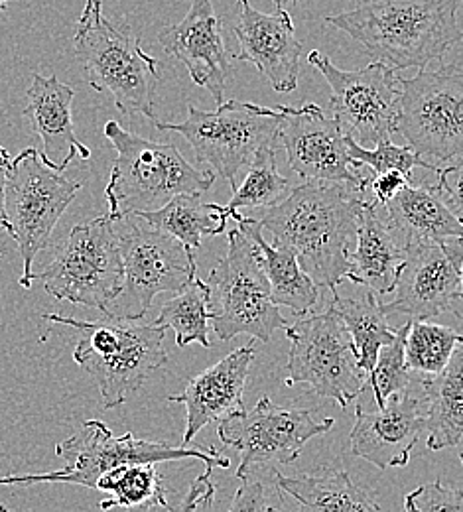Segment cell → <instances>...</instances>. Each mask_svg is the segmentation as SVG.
I'll return each instance as SVG.
<instances>
[{"label": "cell", "mask_w": 463, "mask_h": 512, "mask_svg": "<svg viewBox=\"0 0 463 512\" xmlns=\"http://www.w3.org/2000/svg\"><path fill=\"white\" fill-rule=\"evenodd\" d=\"M345 146L353 168L367 166L373 176H381L385 172H402L410 176L414 168L432 170L436 174L440 172V168H434L432 164L422 160L410 146H397L391 140L379 142L375 148H363L353 138L345 136Z\"/></svg>", "instance_id": "obj_35"}, {"label": "cell", "mask_w": 463, "mask_h": 512, "mask_svg": "<svg viewBox=\"0 0 463 512\" xmlns=\"http://www.w3.org/2000/svg\"><path fill=\"white\" fill-rule=\"evenodd\" d=\"M158 42L178 62L186 65L192 81L211 93L217 105L225 103V83L231 75L229 52L221 20L211 0H192L188 14L158 34Z\"/></svg>", "instance_id": "obj_20"}, {"label": "cell", "mask_w": 463, "mask_h": 512, "mask_svg": "<svg viewBox=\"0 0 463 512\" xmlns=\"http://www.w3.org/2000/svg\"><path fill=\"white\" fill-rule=\"evenodd\" d=\"M113 227L123 256L125 282L107 316L142 320L158 294H178L198 276L194 251L150 225L144 227L133 213L113 219Z\"/></svg>", "instance_id": "obj_10"}, {"label": "cell", "mask_w": 463, "mask_h": 512, "mask_svg": "<svg viewBox=\"0 0 463 512\" xmlns=\"http://www.w3.org/2000/svg\"><path fill=\"white\" fill-rule=\"evenodd\" d=\"M213 467H205L198 479L192 481L186 497L182 499L178 512H196L199 507H211L215 497V483L211 479Z\"/></svg>", "instance_id": "obj_38"}, {"label": "cell", "mask_w": 463, "mask_h": 512, "mask_svg": "<svg viewBox=\"0 0 463 512\" xmlns=\"http://www.w3.org/2000/svg\"><path fill=\"white\" fill-rule=\"evenodd\" d=\"M44 320L77 331L73 361L99 388L105 410L125 404L152 373L168 363L164 349L168 329L156 323L142 325L111 316L83 321L60 314H46Z\"/></svg>", "instance_id": "obj_3"}, {"label": "cell", "mask_w": 463, "mask_h": 512, "mask_svg": "<svg viewBox=\"0 0 463 512\" xmlns=\"http://www.w3.org/2000/svg\"><path fill=\"white\" fill-rule=\"evenodd\" d=\"M410 323L412 320L406 321L397 329V337L393 339V343L385 345L379 351L377 363L363 384V392L371 390L379 408H383L393 394L406 392L410 386V371L404 361V343Z\"/></svg>", "instance_id": "obj_34"}, {"label": "cell", "mask_w": 463, "mask_h": 512, "mask_svg": "<svg viewBox=\"0 0 463 512\" xmlns=\"http://www.w3.org/2000/svg\"><path fill=\"white\" fill-rule=\"evenodd\" d=\"M274 4H276V10H290L292 6H296L298 2H302V0H272Z\"/></svg>", "instance_id": "obj_43"}, {"label": "cell", "mask_w": 463, "mask_h": 512, "mask_svg": "<svg viewBox=\"0 0 463 512\" xmlns=\"http://www.w3.org/2000/svg\"><path fill=\"white\" fill-rule=\"evenodd\" d=\"M103 132L117 150L105 188L111 219L156 211L178 195H201L215 182L213 172L192 166L174 144L142 138L117 121H109Z\"/></svg>", "instance_id": "obj_4"}, {"label": "cell", "mask_w": 463, "mask_h": 512, "mask_svg": "<svg viewBox=\"0 0 463 512\" xmlns=\"http://www.w3.org/2000/svg\"><path fill=\"white\" fill-rule=\"evenodd\" d=\"M410 184V176L402 172H385L381 176H373L371 180V201L373 203H389Z\"/></svg>", "instance_id": "obj_40"}, {"label": "cell", "mask_w": 463, "mask_h": 512, "mask_svg": "<svg viewBox=\"0 0 463 512\" xmlns=\"http://www.w3.org/2000/svg\"><path fill=\"white\" fill-rule=\"evenodd\" d=\"M424 406L428 448H456L463 442V341L448 367L432 379H424Z\"/></svg>", "instance_id": "obj_27"}, {"label": "cell", "mask_w": 463, "mask_h": 512, "mask_svg": "<svg viewBox=\"0 0 463 512\" xmlns=\"http://www.w3.org/2000/svg\"><path fill=\"white\" fill-rule=\"evenodd\" d=\"M371 184L304 182L257 219L272 245L290 247L318 288L331 292L351 274V245L359 217L371 203Z\"/></svg>", "instance_id": "obj_1"}, {"label": "cell", "mask_w": 463, "mask_h": 512, "mask_svg": "<svg viewBox=\"0 0 463 512\" xmlns=\"http://www.w3.org/2000/svg\"><path fill=\"white\" fill-rule=\"evenodd\" d=\"M73 97V87L60 81L56 73L50 77L34 73L28 89V107L22 113L34 136L42 142L40 154L44 162L58 172H64L77 156L81 160L91 158V150L75 136Z\"/></svg>", "instance_id": "obj_22"}, {"label": "cell", "mask_w": 463, "mask_h": 512, "mask_svg": "<svg viewBox=\"0 0 463 512\" xmlns=\"http://www.w3.org/2000/svg\"><path fill=\"white\" fill-rule=\"evenodd\" d=\"M239 18L233 32L239 40V62L253 64L270 81L276 93H290L298 87L302 44L290 12L265 14L251 0H237Z\"/></svg>", "instance_id": "obj_18"}, {"label": "cell", "mask_w": 463, "mask_h": 512, "mask_svg": "<svg viewBox=\"0 0 463 512\" xmlns=\"http://www.w3.org/2000/svg\"><path fill=\"white\" fill-rule=\"evenodd\" d=\"M227 239V255L207 278L213 331L221 341L249 335L266 343L276 329H286L288 321L272 302L257 245L239 227L231 229Z\"/></svg>", "instance_id": "obj_8"}, {"label": "cell", "mask_w": 463, "mask_h": 512, "mask_svg": "<svg viewBox=\"0 0 463 512\" xmlns=\"http://www.w3.org/2000/svg\"><path fill=\"white\" fill-rule=\"evenodd\" d=\"M266 512H282V511H278V509H272V507H268V509H266Z\"/></svg>", "instance_id": "obj_46"}, {"label": "cell", "mask_w": 463, "mask_h": 512, "mask_svg": "<svg viewBox=\"0 0 463 512\" xmlns=\"http://www.w3.org/2000/svg\"><path fill=\"white\" fill-rule=\"evenodd\" d=\"M434 186L454 215L463 221V160L448 168H440L438 182Z\"/></svg>", "instance_id": "obj_37"}, {"label": "cell", "mask_w": 463, "mask_h": 512, "mask_svg": "<svg viewBox=\"0 0 463 512\" xmlns=\"http://www.w3.org/2000/svg\"><path fill=\"white\" fill-rule=\"evenodd\" d=\"M209 286L201 278H194L184 290L162 304L156 325L172 329L178 347L199 343L209 349Z\"/></svg>", "instance_id": "obj_31"}, {"label": "cell", "mask_w": 463, "mask_h": 512, "mask_svg": "<svg viewBox=\"0 0 463 512\" xmlns=\"http://www.w3.org/2000/svg\"><path fill=\"white\" fill-rule=\"evenodd\" d=\"M282 125L278 138L286 148L290 168L302 182L367 186L373 176H363L347 156L345 136L333 119L316 103L302 107L282 105Z\"/></svg>", "instance_id": "obj_17"}, {"label": "cell", "mask_w": 463, "mask_h": 512, "mask_svg": "<svg viewBox=\"0 0 463 512\" xmlns=\"http://www.w3.org/2000/svg\"><path fill=\"white\" fill-rule=\"evenodd\" d=\"M397 132L422 160L438 168L463 158V67L420 69L398 77Z\"/></svg>", "instance_id": "obj_11"}, {"label": "cell", "mask_w": 463, "mask_h": 512, "mask_svg": "<svg viewBox=\"0 0 463 512\" xmlns=\"http://www.w3.org/2000/svg\"><path fill=\"white\" fill-rule=\"evenodd\" d=\"M40 280L44 290L60 302L99 310L107 316L125 282V268L113 219L105 213L75 225L58 247L52 262L32 282Z\"/></svg>", "instance_id": "obj_9"}, {"label": "cell", "mask_w": 463, "mask_h": 512, "mask_svg": "<svg viewBox=\"0 0 463 512\" xmlns=\"http://www.w3.org/2000/svg\"><path fill=\"white\" fill-rule=\"evenodd\" d=\"M0 512H10V511H8V507H4V505H0Z\"/></svg>", "instance_id": "obj_45"}, {"label": "cell", "mask_w": 463, "mask_h": 512, "mask_svg": "<svg viewBox=\"0 0 463 512\" xmlns=\"http://www.w3.org/2000/svg\"><path fill=\"white\" fill-rule=\"evenodd\" d=\"M272 473L276 487L300 503V512H385L367 491L351 481L347 471L320 469L298 477Z\"/></svg>", "instance_id": "obj_26"}, {"label": "cell", "mask_w": 463, "mask_h": 512, "mask_svg": "<svg viewBox=\"0 0 463 512\" xmlns=\"http://www.w3.org/2000/svg\"><path fill=\"white\" fill-rule=\"evenodd\" d=\"M460 459H462V465H463V449L460 451Z\"/></svg>", "instance_id": "obj_48"}, {"label": "cell", "mask_w": 463, "mask_h": 512, "mask_svg": "<svg viewBox=\"0 0 463 512\" xmlns=\"http://www.w3.org/2000/svg\"><path fill=\"white\" fill-rule=\"evenodd\" d=\"M282 119V107L268 109L257 103L231 99L217 105L215 111H201L190 103L188 119L178 125L152 123L162 132L182 134L190 142L199 164L221 176L235 192L237 174L249 168L263 148L278 146Z\"/></svg>", "instance_id": "obj_6"}, {"label": "cell", "mask_w": 463, "mask_h": 512, "mask_svg": "<svg viewBox=\"0 0 463 512\" xmlns=\"http://www.w3.org/2000/svg\"><path fill=\"white\" fill-rule=\"evenodd\" d=\"M406 260V245L383 219L375 203H365L359 217L355 251L349 255L351 274L347 280L365 286L377 296L395 292L398 274Z\"/></svg>", "instance_id": "obj_23"}, {"label": "cell", "mask_w": 463, "mask_h": 512, "mask_svg": "<svg viewBox=\"0 0 463 512\" xmlns=\"http://www.w3.org/2000/svg\"><path fill=\"white\" fill-rule=\"evenodd\" d=\"M136 217L152 229L174 237L190 251H198L203 237L225 233L229 213L225 205L201 201V195H178L164 207L136 213Z\"/></svg>", "instance_id": "obj_29"}, {"label": "cell", "mask_w": 463, "mask_h": 512, "mask_svg": "<svg viewBox=\"0 0 463 512\" xmlns=\"http://www.w3.org/2000/svg\"><path fill=\"white\" fill-rule=\"evenodd\" d=\"M10 154L6 148L0 146V231H8V221H6V209H4V190H6V172L10 166ZM4 258V253L0 249V260Z\"/></svg>", "instance_id": "obj_42"}, {"label": "cell", "mask_w": 463, "mask_h": 512, "mask_svg": "<svg viewBox=\"0 0 463 512\" xmlns=\"http://www.w3.org/2000/svg\"><path fill=\"white\" fill-rule=\"evenodd\" d=\"M257 339L237 347L219 363L192 377L184 392L168 396V402L186 406V432L182 446L188 448L192 440L211 422H221L245 410V386L251 367L257 359Z\"/></svg>", "instance_id": "obj_21"}, {"label": "cell", "mask_w": 463, "mask_h": 512, "mask_svg": "<svg viewBox=\"0 0 463 512\" xmlns=\"http://www.w3.org/2000/svg\"><path fill=\"white\" fill-rule=\"evenodd\" d=\"M406 512H463V491L444 487L440 479L420 485L404 497Z\"/></svg>", "instance_id": "obj_36"}, {"label": "cell", "mask_w": 463, "mask_h": 512, "mask_svg": "<svg viewBox=\"0 0 463 512\" xmlns=\"http://www.w3.org/2000/svg\"><path fill=\"white\" fill-rule=\"evenodd\" d=\"M333 424V418H316L304 408H284L263 396L253 410L221 420L217 434L227 448L241 453L235 475L243 481L259 467L296 461L304 446L312 438L330 432Z\"/></svg>", "instance_id": "obj_14"}, {"label": "cell", "mask_w": 463, "mask_h": 512, "mask_svg": "<svg viewBox=\"0 0 463 512\" xmlns=\"http://www.w3.org/2000/svg\"><path fill=\"white\" fill-rule=\"evenodd\" d=\"M460 0H355V8L326 16L391 69H426L463 44Z\"/></svg>", "instance_id": "obj_2"}, {"label": "cell", "mask_w": 463, "mask_h": 512, "mask_svg": "<svg viewBox=\"0 0 463 512\" xmlns=\"http://www.w3.org/2000/svg\"><path fill=\"white\" fill-rule=\"evenodd\" d=\"M77 60L97 93L113 95L115 107L150 121L156 105V85L162 79L160 62L148 56L129 30L117 28L103 14L101 0H85L73 36Z\"/></svg>", "instance_id": "obj_5"}, {"label": "cell", "mask_w": 463, "mask_h": 512, "mask_svg": "<svg viewBox=\"0 0 463 512\" xmlns=\"http://www.w3.org/2000/svg\"><path fill=\"white\" fill-rule=\"evenodd\" d=\"M56 455L66 461L62 469L66 475L64 483L89 489H95V483L103 473L125 465H158L180 459H199L207 467L221 469L231 465L229 457L221 455L217 449L201 446L176 448L164 442L136 440L133 432L117 438L101 420H85L71 438L56 444Z\"/></svg>", "instance_id": "obj_15"}, {"label": "cell", "mask_w": 463, "mask_h": 512, "mask_svg": "<svg viewBox=\"0 0 463 512\" xmlns=\"http://www.w3.org/2000/svg\"><path fill=\"white\" fill-rule=\"evenodd\" d=\"M290 192V182L276 168V148H263L249 164L245 180L237 186L225 209L235 219L241 209H270Z\"/></svg>", "instance_id": "obj_33"}, {"label": "cell", "mask_w": 463, "mask_h": 512, "mask_svg": "<svg viewBox=\"0 0 463 512\" xmlns=\"http://www.w3.org/2000/svg\"><path fill=\"white\" fill-rule=\"evenodd\" d=\"M66 475L64 471H52V473H40V475H10V477H0V487L2 485H30V483H64Z\"/></svg>", "instance_id": "obj_41"}, {"label": "cell", "mask_w": 463, "mask_h": 512, "mask_svg": "<svg viewBox=\"0 0 463 512\" xmlns=\"http://www.w3.org/2000/svg\"><path fill=\"white\" fill-rule=\"evenodd\" d=\"M361 292L353 296H339L337 290L333 292L330 306L339 320L343 321L345 329L357 351V367L359 371L369 377L373 371L379 351L393 343L397 337V329H391L387 323V316L377 300V294L365 286H359Z\"/></svg>", "instance_id": "obj_28"}, {"label": "cell", "mask_w": 463, "mask_h": 512, "mask_svg": "<svg viewBox=\"0 0 463 512\" xmlns=\"http://www.w3.org/2000/svg\"><path fill=\"white\" fill-rule=\"evenodd\" d=\"M424 432V398H416L408 390L393 394L383 408L373 412L357 404L355 424L349 436L351 453L379 469L404 467Z\"/></svg>", "instance_id": "obj_19"}, {"label": "cell", "mask_w": 463, "mask_h": 512, "mask_svg": "<svg viewBox=\"0 0 463 512\" xmlns=\"http://www.w3.org/2000/svg\"><path fill=\"white\" fill-rule=\"evenodd\" d=\"M268 505H266L265 485L261 481H253L243 479L241 487L237 489L229 512H266Z\"/></svg>", "instance_id": "obj_39"}, {"label": "cell", "mask_w": 463, "mask_h": 512, "mask_svg": "<svg viewBox=\"0 0 463 512\" xmlns=\"http://www.w3.org/2000/svg\"><path fill=\"white\" fill-rule=\"evenodd\" d=\"M12 0H0V10H6V6L10 4Z\"/></svg>", "instance_id": "obj_44"}, {"label": "cell", "mask_w": 463, "mask_h": 512, "mask_svg": "<svg viewBox=\"0 0 463 512\" xmlns=\"http://www.w3.org/2000/svg\"><path fill=\"white\" fill-rule=\"evenodd\" d=\"M373 203V201H371ZM402 243L446 241L463 237V221L446 205L436 186H406L389 203H375Z\"/></svg>", "instance_id": "obj_24"}, {"label": "cell", "mask_w": 463, "mask_h": 512, "mask_svg": "<svg viewBox=\"0 0 463 512\" xmlns=\"http://www.w3.org/2000/svg\"><path fill=\"white\" fill-rule=\"evenodd\" d=\"M81 188L79 180L50 168L36 148H24L10 160L4 190L6 233L22 258V288H32V262L50 245L56 225Z\"/></svg>", "instance_id": "obj_7"}, {"label": "cell", "mask_w": 463, "mask_h": 512, "mask_svg": "<svg viewBox=\"0 0 463 512\" xmlns=\"http://www.w3.org/2000/svg\"><path fill=\"white\" fill-rule=\"evenodd\" d=\"M286 337L290 339L286 386L306 384L341 408L363 392L365 381L357 367L355 345L331 308L288 325Z\"/></svg>", "instance_id": "obj_12"}, {"label": "cell", "mask_w": 463, "mask_h": 512, "mask_svg": "<svg viewBox=\"0 0 463 512\" xmlns=\"http://www.w3.org/2000/svg\"><path fill=\"white\" fill-rule=\"evenodd\" d=\"M462 300H463V266H462Z\"/></svg>", "instance_id": "obj_47"}, {"label": "cell", "mask_w": 463, "mask_h": 512, "mask_svg": "<svg viewBox=\"0 0 463 512\" xmlns=\"http://www.w3.org/2000/svg\"><path fill=\"white\" fill-rule=\"evenodd\" d=\"M95 489L111 495L107 501L99 503L103 511H111V509H125L129 512H150L154 509L170 511L164 479L158 473L154 463L125 465V467L107 471L97 479Z\"/></svg>", "instance_id": "obj_30"}, {"label": "cell", "mask_w": 463, "mask_h": 512, "mask_svg": "<svg viewBox=\"0 0 463 512\" xmlns=\"http://www.w3.org/2000/svg\"><path fill=\"white\" fill-rule=\"evenodd\" d=\"M308 64L316 67L331 89L333 121L343 136L363 148H375L397 132L400 81L395 69L381 62L343 71L330 58L312 50Z\"/></svg>", "instance_id": "obj_13"}, {"label": "cell", "mask_w": 463, "mask_h": 512, "mask_svg": "<svg viewBox=\"0 0 463 512\" xmlns=\"http://www.w3.org/2000/svg\"><path fill=\"white\" fill-rule=\"evenodd\" d=\"M462 341V333L452 327L412 320L404 343V361L408 371L420 373L424 379L438 377L448 367Z\"/></svg>", "instance_id": "obj_32"}, {"label": "cell", "mask_w": 463, "mask_h": 512, "mask_svg": "<svg viewBox=\"0 0 463 512\" xmlns=\"http://www.w3.org/2000/svg\"><path fill=\"white\" fill-rule=\"evenodd\" d=\"M235 221L261 253V264L270 284L274 306L288 308L294 316L308 314L320 298V288L302 270L296 253L290 247L268 243L257 219L239 215Z\"/></svg>", "instance_id": "obj_25"}, {"label": "cell", "mask_w": 463, "mask_h": 512, "mask_svg": "<svg viewBox=\"0 0 463 512\" xmlns=\"http://www.w3.org/2000/svg\"><path fill=\"white\" fill-rule=\"evenodd\" d=\"M462 266L463 237L408 245L395 286L397 296L393 302L381 304L383 314L428 321L452 312L463 320L454 308L462 300Z\"/></svg>", "instance_id": "obj_16"}]
</instances>
